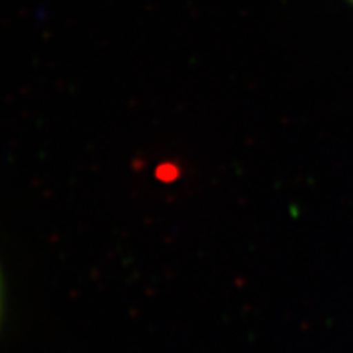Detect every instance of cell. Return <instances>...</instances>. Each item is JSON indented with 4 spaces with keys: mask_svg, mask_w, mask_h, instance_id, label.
Returning <instances> with one entry per match:
<instances>
[]
</instances>
